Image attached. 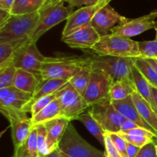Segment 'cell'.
I'll use <instances>...</instances> for the list:
<instances>
[{"instance_id": "obj_1", "label": "cell", "mask_w": 157, "mask_h": 157, "mask_svg": "<svg viewBox=\"0 0 157 157\" xmlns=\"http://www.w3.org/2000/svg\"><path fill=\"white\" fill-rule=\"evenodd\" d=\"M90 57H46L41 64L40 77L42 80H70L81 69L88 68Z\"/></svg>"}, {"instance_id": "obj_2", "label": "cell", "mask_w": 157, "mask_h": 157, "mask_svg": "<svg viewBox=\"0 0 157 157\" xmlns=\"http://www.w3.org/2000/svg\"><path fill=\"white\" fill-rule=\"evenodd\" d=\"M133 64L134 58L96 55L90 57L88 68L106 75L114 83L122 80L133 81Z\"/></svg>"}, {"instance_id": "obj_3", "label": "cell", "mask_w": 157, "mask_h": 157, "mask_svg": "<svg viewBox=\"0 0 157 157\" xmlns=\"http://www.w3.org/2000/svg\"><path fill=\"white\" fill-rule=\"evenodd\" d=\"M91 51L99 56L131 58H140L141 56L139 41L111 33L101 36Z\"/></svg>"}, {"instance_id": "obj_4", "label": "cell", "mask_w": 157, "mask_h": 157, "mask_svg": "<svg viewBox=\"0 0 157 157\" xmlns=\"http://www.w3.org/2000/svg\"><path fill=\"white\" fill-rule=\"evenodd\" d=\"M39 20V12L12 15L0 26V42H17L29 40Z\"/></svg>"}, {"instance_id": "obj_5", "label": "cell", "mask_w": 157, "mask_h": 157, "mask_svg": "<svg viewBox=\"0 0 157 157\" xmlns=\"http://www.w3.org/2000/svg\"><path fill=\"white\" fill-rule=\"evenodd\" d=\"M32 95L15 88L14 86L0 89V110L12 124L29 118L25 111Z\"/></svg>"}, {"instance_id": "obj_6", "label": "cell", "mask_w": 157, "mask_h": 157, "mask_svg": "<svg viewBox=\"0 0 157 157\" xmlns=\"http://www.w3.org/2000/svg\"><path fill=\"white\" fill-rule=\"evenodd\" d=\"M64 1H60L44 5L38 11L39 20L36 28L29 38L31 41L37 42V41L52 28L64 20L67 21L74 11L73 8L64 6Z\"/></svg>"}, {"instance_id": "obj_7", "label": "cell", "mask_w": 157, "mask_h": 157, "mask_svg": "<svg viewBox=\"0 0 157 157\" xmlns=\"http://www.w3.org/2000/svg\"><path fill=\"white\" fill-rule=\"evenodd\" d=\"M58 150L65 157H106L105 153L83 139L71 122L58 145Z\"/></svg>"}, {"instance_id": "obj_8", "label": "cell", "mask_w": 157, "mask_h": 157, "mask_svg": "<svg viewBox=\"0 0 157 157\" xmlns=\"http://www.w3.org/2000/svg\"><path fill=\"white\" fill-rule=\"evenodd\" d=\"M90 113L105 133H118L126 119L116 110L110 98H106L89 107Z\"/></svg>"}, {"instance_id": "obj_9", "label": "cell", "mask_w": 157, "mask_h": 157, "mask_svg": "<svg viewBox=\"0 0 157 157\" xmlns=\"http://www.w3.org/2000/svg\"><path fill=\"white\" fill-rule=\"evenodd\" d=\"M45 58L37 48L36 42L29 39L17 48L12 62L17 69H23L40 76L41 64Z\"/></svg>"}, {"instance_id": "obj_10", "label": "cell", "mask_w": 157, "mask_h": 157, "mask_svg": "<svg viewBox=\"0 0 157 157\" xmlns=\"http://www.w3.org/2000/svg\"><path fill=\"white\" fill-rule=\"evenodd\" d=\"M62 117L70 121L77 120L83 112L88 108L84 98L69 84L59 90L58 94Z\"/></svg>"}, {"instance_id": "obj_11", "label": "cell", "mask_w": 157, "mask_h": 157, "mask_svg": "<svg viewBox=\"0 0 157 157\" xmlns=\"http://www.w3.org/2000/svg\"><path fill=\"white\" fill-rule=\"evenodd\" d=\"M156 18L157 14L152 12L149 15L136 18H127L125 17L121 24L112 29L111 34L129 38L136 36L150 29H156L157 21L155 19Z\"/></svg>"}, {"instance_id": "obj_12", "label": "cell", "mask_w": 157, "mask_h": 157, "mask_svg": "<svg viewBox=\"0 0 157 157\" xmlns=\"http://www.w3.org/2000/svg\"><path fill=\"white\" fill-rule=\"evenodd\" d=\"M112 84L111 80L106 75L91 71L90 83L83 97L88 108L102 100L109 98Z\"/></svg>"}, {"instance_id": "obj_13", "label": "cell", "mask_w": 157, "mask_h": 157, "mask_svg": "<svg viewBox=\"0 0 157 157\" xmlns=\"http://www.w3.org/2000/svg\"><path fill=\"white\" fill-rule=\"evenodd\" d=\"M125 17L120 15L114 9L107 4L102 6L94 16L90 25L101 35V36L111 33L113 28L121 24Z\"/></svg>"}, {"instance_id": "obj_14", "label": "cell", "mask_w": 157, "mask_h": 157, "mask_svg": "<svg viewBox=\"0 0 157 157\" xmlns=\"http://www.w3.org/2000/svg\"><path fill=\"white\" fill-rule=\"evenodd\" d=\"M102 6H104L98 3L95 6H84L74 12L67 19L62 32V37L67 36L82 28L90 25L94 15Z\"/></svg>"}, {"instance_id": "obj_15", "label": "cell", "mask_w": 157, "mask_h": 157, "mask_svg": "<svg viewBox=\"0 0 157 157\" xmlns=\"http://www.w3.org/2000/svg\"><path fill=\"white\" fill-rule=\"evenodd\" d=\"M101 37V35L91 25H88L67 36L62 37L61 40L72 48L91 50Z\"/></svg>"}, {"instance_id": "obj_16", "label": "cell", "mask_w": 157, "mask_h": 157, "mask_svg": "<svg viewBox=\"0 0 157 157\" xmlns=\"http://www.w3.org/2000/svg\"><path fill=\"white\" fill-rule=\"evenodd\" d=\"M70 122H71V121L64 117H61L44 124L47 130L48 153L58 149Z\"/></svg>"}, {"instance_id": "obj_17", "label": "cell", "mask_w": 157, "mask_h": 157, "mask_svg": "<svg viewBox=\"0 0 157 157\" xmlns=\"http://www.w3.org/2000/svg\"><path fill=\"white\" fill-rule=\"evenodd\" d=\"M111 102L116 110H118L126 119L133 121L139 127L147 129L157 135L156 132L140 116L133 102L132 95L127 97L125 99L120 100V101H111Z\"/></svg>"}, {"instance_id": "obj_18", "label": "cell", "mask_w": 157, "mask_h": 157, "mask_svg": "<svg viewBox=\"0 0 157 157\" xmlns=\"http://www.w3.org/2000/svg\"><path fill=\"white\" fill-rule=\"evenodd\" d=\"M69 82V80H56V79H48V80H42L41 79L39 84L37 87L36 90L35 94L32 96V100L26 106L25 111L26 113H30L31 107L32 104L38 100L39 98H43L47 95L52 94L55 92L58 91L61 88H62L64 86H65Z\"/></svg>"}, {"instance_id": "obj_19", "label": "cell", "mask_w": 157, "mask_h": 157, "mask_svg": "<svg viewBox=\"0 0 157 157\" xmlns=\"http://www.w3.org/2000/svg\"><path fill=\"white\" fill-rule=\"evenodd\" d=\"M41 81V77L23 69H17L13 86L15 88L33 96Z\"/></svg>"}, {"instance_id": "obj_20", "label": "cell", "mask_w": 157, "mask_h": 157, "mask_svg": "<svg viewBox=\"0 0 157 157\" xmlns=\"http://www.w3.org/2000/svg\"><path fill=\"white\" fill-rule=\"evenodd\" d=\"M10 127L15 150L27 140L32 129L34 128V125L31 118H26L10 124Z\"/></svg>"}, {"instance_id": "obj_21", "label": "cell", "mask_w": 157, "mask_h": 157, "mask_svg": "<svg viewBox=\"0 0 157 157\" xmlns=\"http://www.w3.org/2000/svg\"><path fill=\"white\" fill-rule=\"evenodd\" d=\"M132 74H133V81L136 87V91L151 106L153 110L157 114V107L153 98L152 86L144 78L140 71L135 67L134 64L132 69Z\"/></svg>"}, {"instance_id": "obj_22", "label": "cell", "mask_w": 157, "mask_h": 157, "mask_svg": "<svg viewBox=\"0 0 157 157\" xmlns=\"http://www.w3.org/2000/svg\"><path fill=\"white\" fill-rule=\"evenodd\" d=\"M132 98L136 109L143 119L157 133V114L151 106L136 91L132 94Z\"/></svg>"}, {"instance_id": "obj_23", "label": "cell", "mask_w": 157, "mask_h": 157, "mask_svg": "<svg viewBox=\"0 0 157 157\" xmlns=\"http://www.w3.org/2000/svg\"><path fill=\"white\" fill-rule=\"evenodd\" d=\"M62 117L61 105L58 98L54 100L35 117H31L34 127L38 124H45L52 120Z\"/></svg>"}, {"instance_id": "obj_24", "label": "cell", "mask_w": 157, "mask_h": 157, "mask_svg": "<svg viewBox=\"0 0 157 157\" xmlns=\"http://www.w3.org/2000/svg\"><path fill=\"white\" fill-rule=\"evenodd\" d=\"M78 121L82 123L90 134L96 138L97 140L104 147L105 146V132L98 121L94 118L90 111L82 113L78 118Z\"/></svg>"}, {"instance_id": "obj_25", "label": "cell", "mask_w": 157, "mask_h": 157, "mask_svg": "<svg viewBox=\"0 0 157 157\" xmlns=\"http://www.w3.org/2000/svg\"><path fill=\"white\" fill-rule=\"evenodd\" d=\"M136 91L133 81L122 80L112 84L110 87L109 98L110 101H120L131 96Z\"/></svg>"}, {"instance_id": "obj_26", "label": "cell", "mask_w": 157, "mask_h": 157, "mask_svg": "<svg viewBox=\"0 0 157 157\" xmlns=\"http://www.w3.org/2000/svg\"><path fill=\"white\" fill-rule=\"evenodd\" d=\"M37 145V130L34 127L27 140L15 150L13 157H39Z\"/></svg>"}, {"instance_id": "obj_27", "label": "cell", "mask_w": 157, "mask_h": 157, "mask_svg": "<svg viewBox=\"0 0 157 157\" xmlns=\"http://www.w3.org/2000/svg\"><path fill=\"white\" fill-rule=\"evenodd\" d=\"M46 0H15L12 15H25L38 12L44 6Z\"/></svg>"}, {"instance_id": "obj_28", "label": "cell", "mask_w": 157, "mask_h": 157, "mask_svg": "<svg viewBox=\"0 0 157 157\" xmlns=\"http://www.w3.org/2000/svg\"><path fill=\"white\" fill-rule=\"evenodd\" d=\"M90 75H91V71L87 67H84L69 80V84L81 96L84 97L90 83Z\"/></svg>"}, {"instance_id": "obj_29", "label": "cell", "mask_w": 157, "mask_h": 157, "mask_svg": "<svg viewBox=\"0 0 157 157\" xmlns=\"http://www.w3.org/2000/svg\"><path fill=\"white\" fill-rule=\"evenodd\" d=\"M134 65L152 87L157 89V72L144 58H134Z\"/></svg>"}, {"instance_id": "obj_30", "label": "cell", "mask_w": 157, "mask_h": 157, "mask_svg": "<svg viewBox=\"0 0 157 157\" xmlns=\"http://www.w3.org/2000/svg\"><path fill=\"white\" fill-rule=\"evenodd\" d=\"M16 71L12 61L0 65V89L13 86Z\"/></svg>"}, {"instance_id": "obj_31", "label": "cell", "mask_w": 157, "mask_h": 157, "mask_svg": "<svg viewBox=\"0 0 157 157\" xmlns=\"http://www.w3.org/2000/svg\"><path fill=\"white\" fill-rule=\"evenodd\" d=\"M25 41L0 42V65L12 61L16 48Z\"/></svg>"}, {"instance_id": "obj_32", "label": "cell", "mask_w": 157, "mask_h": 157, "mask_svg": "<svg viewBox=\"0 0 157 157\" xmlns=\"http://www.w3.org/2000/svg\"><path fill=\"white\" fill-rule=\"evenodd\" d=\"M37 130V145L40 156L48 154L47 150V130L44 124L35 126ZM39 156V157H40Z\"/></svg>"}, {"instance_id": "obj_33", "label": "cell", "mask_w": 157, "mask_h": 157, "mask_svg": "<svg viewBox=\"0 0 157 157\" xmlns=\"http://www.w3.org/2000/svg\"><path fill=\"white\" fill-rule=\"evenodd\" d=\"M58 94H59V90L58 91L55 92V93L52 94L47 95V96H44L43 98H39L38 100H37L33 104H32V107H31V117H35V115L38 114L40 111H41L42 109H44L46 106L48 105L50 103H52L54 100H55L56 98H58Z\"/></svg>"}, {"instance_id": "obj_34", "label": "cell", "mask_w": 157, "mask_h": 157, "mask_svg": "<svg viewBox=\"0 0 157 157\" xmlns=\"http://www.w3.org/2000/svg\"><path fill=\"white\" fill-rule=\"evenodd\" d=\"M139 47L140 58L157 59V41L155 40L139 41Z\"/></svg>"}, {"instance_id": "obj_35", "label": "cell", "mask_w": 157, "mask_h": 157, "mask_svg": "<svg viewBox=\"0 0 157 157\" xmlns=\"http://www.w3.org/2000/svg\"><path fill=\"white\" fill-rule=\"evenodd\" d=\"M105 134L111 139L112 142L113 143L121 156L128 157L127 153V141L122 136H120L118 133H105Z\"/></svg>"}, {"instance_id": "obj_36", "label": "cell", "mask_w": 157, "mask_h": 157, "mask_svg": "<svg viewBox=\"0 0 157 157\" xmlns=\"http://www.w3.org/2000/svg\"><path fill=\"white\" fill-rule=\"evenodd\" d=\"M118 134L122 136L127 143H130V144L136 146V147H140V148H142L143 147L150 144V143L154 142V140L150 139V138L148 137H144V136L126 134V133H118Z\"/></svg>"}, {"instance_id": "obj_37", "label": "cell", "mask_w": 157, "mask_h": 157, "mask_svg": "<svg viewBox=\"0 0 157 157\" xmlns=\"http://www.w3.org/2000/svg\"><path fill=\"white\" fill-rule=\"evenodd\" d=\"M105 156L106 157H122L119 153L118 150H117L116 147L114 146L113 143L112 142L111 139L105 134Z\"/></svg>"}, {"instance_id": "obj_38", "label": "cell", "mask_w": 157, "mask_h": 157, "mask_svg": "<svg viewBox=\"0 0 157 157\" xmlns=\"http://www.w3.org/2000/svg\"><path fill=\"white\" fill-rule=\"evenodd\" d=\"M136 157H157L155 142H151L143 147Z\"/></svg>"}, {"instance_id": "obj_39", "label": "cell", "mask_w": 157, "mask_h": 157, "mask_svg": "<svg viewBox=\"0 0 157 157\" xmlns=\"http://www.w3.org/2000/svg\"><path fill=\"white\" fill-rule=\"evenodd\" d=\"M67 2L70 7H80V6H95L99 3V0H63Z\"/></svg>"}, {"instance_id": "obj_40", "label": "cell", "mask_w": 157, "mask_h": 157, "mask_svg": "<svg viewBox=\"0 0 157 157\" xmlns=\"http://www.w3.org/2000/svg\"><path fill=\"white\" fill-rule=\"evenodd\" d=\"M15 0H0V9L6 12H12Z\"/></svg>"}, {"instance_id": "obj_41", "label": "cell", "mask_w": 157, "mask_h": 157, "mask_svg": "<svg viewBox=\"0 0 157 157\" xmlns=\"http://www.w3.org/2000/svg\"><path fill=\"white\" fill-rule=\"evenodd\" d=\"M141 148L127 142V153L128 157H136Z\"/></svg>"}, {"instance_id": "obj_42", "label": "cell", "mask_w": 157, "mask_h": 157, "mask_svg": "<svg viewBox=\"0 0 157 157\" xmlns=\"http://www.w3.org/2000/svg\"><path fill=\"white\" fill-rule=\"evenodd\" d=\"M139 127V126H138L136 124H135L134 122L127 119L125 121V122H124V124H122V126H121L120 133H124V132L129 131V130H132V129L136 128V127Z\"/></svg>"}, {"instance_id": "obj_43", "label": "cell", "mask_w": 157, "mask_h": 157, "mask_svg": "<svg viewBox=\"0 0 157 157\" xmlns=\"http://www.w3.org/2000/svg\"><path fill=\"white\" fill-rule=\"evenodd\" d=\"M11 15H12V14L10 12L0 9V26L5 24L6 22V21L10 18Z\"/></svg>"}, {"instance_id": "obj_44", "label": "cell", "mask_w": 157, "mask_h": 157, "mask_svg": "<svg viewBox=\"0 0 157 157\" xmlns=\"http://www.w3.org/2000/svg\"><path fill=\"white\" fill-rule=\"evenodd\" d=\"M40 157H65L59 150L57 149V150H54V151L51 152V153H48V154L44 155V156H40Z\"/></svg>"}, {"instance_id": "obj_45", "label": "cell", "mask_w": 157, "mask_h": 157, "mask_svg": "<svg viewBox=\"0 0 157 157\" xmlns=\"http://www.w3.org/2000/svg\"><path fill=\"white\" fill-rule=\"evenodd\" d=\"M145 59L147 60V61H148V62L151 64L152 67H153V68L156 70V71L157 72V61L156 60L154 59V58H145Z\"/></svg>"}, {"instance_id": "obj_46", "label": "cell", "mask_w": 157, "mask_h": 157, "mask_svg": "<svg viewBox=\"0 0 157 157\" xmlns=\"http://www.w3.org/2000/svg\"><path fill=\"white\" fill-rule=\"evenodd\" d=\"M152 90H153V98H154L155 104H156V107H157V89H156V88H155V87H152Z\"/></svg>"}, {"instance_id": "obj_47", "label": "cell", "mask_w": 157, "mask_h": 157, "mask_svg": "<svg viewBox=\"0 0 157 157\" xmlns=\"http://www.w3.org/2000/svg\"><path fill=\"white\" fill-rule=\"evenodd\" d=\"M111 1V0H99L100 4L103 5V6H105V5L109 4V2Z\"/></svg>"}, {"instance_id": "obj_48", "label": "cell", "mask_w": 157, "mask_h": 157, "mask_svg": "<svg viewBox=\"0 0 157 157\" xmlns=\"http://www.w3.org/2000/svg\"><path fill=\"white\" fill-rule=\"evenodd\" d=\"M60 1H63V0H47V1H46V2L44 3V5L49 4V3L57 2H60Z\"/></svg>"}, {"instance_id": "obj_49", "label": "cell", "mask_w": 157, "mask_h": 157, "mask_svg": "<svg viewBox=\"0 0 157 157\" xmlns=\"http://www.w3.org/2000/svg\"><path fill=\"white\" fill-rule=\"evenodd\" d=\"M155 29H156V38H155V41H157V27Z\"/></svg>"}, {"instance_id": "obj_50", "label": "cell", "mask_w": 157, "mask_h": 157, "mask_svg": "<svg viewBox=\"0 0 157 157\" xmlns=\"http://www.w3.org/2000/svg\"><path fill=\"white\" fill-rule=\"evenodd\" d=\"M152 13H154V14H157V9H155V10H153V11H152Z\"/></svg>"}, {"instance_id": "obj_51", "label": "cell", "mask_w": 157, "mask_h": 157, "mask_svg": "<svg viewBox=\"0 0 157 157\" xmlns=\"http://www.w3.org/2000/svg\"><path fill=\"white\" fill-rule=\"evenodd\" d=\"M156 156H157V144H156Z\"/></svg>"}, {"instance_id": "obj_52", "label": "cell", "mask_w": 157, "mask_h": 157, "mask_svg": "<svg viewBox=\"0 0 157 157\" xmlns=\"http://www.w3.org/2000/svg\"><path fill=\"white\" fill-rule=\"evenodd\" d=\"M154 59H155V58H154ZM156 61H157V59H156Z\"/></svg>"}, {"instance_id": "obj_53", "label": "cell", "mask_w": 157, "mask_h": 157, "mask_svg": "<svg viewBox=\"0 0 157 157\" xmlns=\"http://www.w3.org/2000/svg\"><path fill=\"white\" fill-rule=\"evenodd\" d=\"M46 1H47V0H46Z\"/></svg>"}]
</instances>
